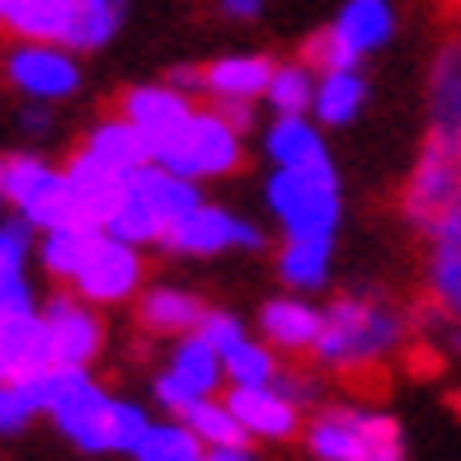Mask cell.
<instances>
[{
  "mask_svg": "<svg viewBox=\"0 0 461 461\" xmlns=\"http://www.w3.org/2000/svg\"><path fill=\"white\" fill-rule=\"evenodd\" d=\"M405 334L401 311L376 297H339L321 311L316 358L334 372H367L382 358H391Z\"/></svg>",
  "mask_w": 461,
  "mask_h": 461,
  "instance_id": "1",
  "label": "cell"
},
{
  "mask_svg": "<svg viewBox=\"0 0 461 461\" xmlns=\"http://www.w3.org/2000/svg\"><path fill=\"white\" fill-rule=\"evenodd\" d=\"M48 414L57 419V429L67 433L76 447H86V452H137L141 433L151 429V419H146L141 405L104 395L90 382L86 367L71 376V386L57 395V405Z\"/></svg>",
  "mask_w": 461,
  "mask_h": 461,
  "instance_id": "2",
  "label": "cell"
},
{
  "mask_svg": "<svg viewBox=\"0 0 461 461\" xmlns=\"http://www.w3.org/2000/svg\"><path fill=\"white\" fill-rule=\"evenodd\" d=\"M306 447L316 461H405L401 424L372 410H321L306 424Z\"/></svg>",
  "mask_w": 461,
  "mask_h": 461,
  "instance_id": "3",
  "label": "cell"
},
{
  "mask_svg": "<svg viewBox=\"0 0 461 461\" xmlns=\"http://www.w3.org/2000/svg\"><path fill=\"white\" fill-rule=\"evenodd\" d=\"M268 207L287 236H334L339 226V179L334 165H306V170H274L268 179Z\"/></svg>",
  "mask_w": 461,
  "mask_h": 461,
  "instance_id": "4",
  "label": "cell"
},
{
  "mask_svg": "<svg viewBox=\"0 0 461 461\" xmlns=\"http://www.w3.org/2000/svg\"><path fill=\"white\" fill-rule=\"evenodd\" d=\"M156 165H165V170H175L184 179H221L240 165V132L217 109L194 113L184 137L165 156H156Z\"/></svg>",
  "mask_w": 461,
  "mask_h": 461,
  "instance_id": "5",
  "label": "cell"
},
{
  "mask_svg": "<svg viewBox=\"0 0 461 461\" xmlns=\"http://www.w3.org/2000/svg\"><path fill=\"white\" fill-rule=\"evenodd\" d=\"M456 203H461V146L429 132L424 156H419L414 175L405 184V217L419 230H429L443 212H452Z\"/></svg>",
  "mask_w": 461,
  "mask_h": 461,
  "instance_id": "6",
  "label": "cell"
},
{
  "mask_svg": "<svg viewBox=\"0 0 461 461\" xmlns=\"http://www.w3.org/2000/svg\"><path fill=\"white\" fill-rule=\"evenodd\" d=\"M76 297H86L90 306H113V302H128L132 292L141 287V255L137 245L99 230L95 245L86 249V259L71 274Z\"/></svg>",
  "mask_w": 461,
  "mask_h": 461,
  "instance_id": "7",
  "label": "cell"
},
{
  "mask_svg": "<svg viewBox=\"0 0 461 461\" xmlns=\"http://www.w3.org/2000/svg\"><path fill=\"white\" fill-rule=\"evenodd\" d=\"M160 245L175 249V255L212 259V255H226V249H259L264 245V230L255 221H245V217H230L226 207L198 203L184 221H175L170 230H165Z\"/></svg>",
  "mask_w": 461,
  "mask_h": 461,
  "instance_id": "8",
  "label": "cell"
},
{
  "mask_svg": "<svg viewBox=\"0 0 461 461\" xmlns=\"http://www.w3.org/2000/svg\"><path fill=\"white\" fill-rule=\"evenodd\" d=\"M122 118L141 132V141L151 146V160H156L184 137L194 109H188V95L175 86H137L122 99Z\"/></svg>",
  "mask_w": 461,
  "mask_h": 461,
  "instance_id": "9",
  "label": "cell"
},
{
  "mask_svg": "<svg viewBox=\"0 0 461 461\" xmlns=\"http://www.w3.org/2000/svg\"><path fill=\"white\" fill-rule=\"evenodd\" d=\"M5 71L19 90H24L29 99H43V104H57V99H71L76 86H80V67L76 57L67 52V43H24L14 48Z\"/></svg>",
  "mask_w": 461,
  "mask_h": 461,
  "instance_id": "10",
  "label": "cell"
},
{
  "mask_svg": "<svg viewBox=\"0 0 461 461\" xmlns=\"http://www.w3.org/2000/svg\"><path fill=\"white\" fill-rule=\"evenodd\" d=\"M48 325V344H52V363H71V367H90V358L104 344V325L90 311L86 297H52L43 311Z\"/></svg>",
  "mask_w": 461,
  "mask_h": 461,
  "instance_id": "11",
  "label": "cell"
},
{
  "mask_svg": "<svg viewBox=\"0 0 461 461\" xmlns=\"http://www.w3.org/2000/svg\"><path fill=\"white\" fill-rule=\"evenodd\" d=\"M226 405L236 410L245 433L264 438V443H283V438H292L297 424H302V405H292L274 382L268 386H230Z\"/></svg>",
  "mask_w": 461,
  "mask_h": 461,
  "instance_id": "12",
  "label": "cell"
},
{
  "mask_svg": "<svg viewBox=\"0 0 461 461\" xmlns=\"http://www.w3.org/2000/svg\"><path fill=\"white\" fill-rule=\"evenodd\" d=\"M429 292L433 302L461 321V203L429 226Z\"/></svg>",
  "mask_w": 461,
  "mask_h": 461,
  "instance_id": "13",
  "label": "cell"
},
{
  "mask_svg": "<svg viewBox=\"0 0 461 461\" xmlns=\"http://www.w3.org/2000/svg\"><path fill=\"white\" fill-rule=\"evenodd\" d=\"M259 330L283 353H311L316 348V334H321V311L302 297H274L259 311Z\"/></svg>",
  "mask_w": 461,
  "mask_h": 461,
  "instance_id": "14",
  "label": "cell"
},
{
  "mask_svg": "<svg viewBox=\"0 0 461 461\" xmlns=\"http://www.w3.org/2000/svg\"><path fill=\"white\" fill-rule=\"evenodd\" d=\"M0 363H5L10 382L52 363V344H48L43 316L24 311V316H5V321H0Z\"/></svg>",
  "mask_w": 461,
  "mask_h": 461,
  "instance_id": "15",
  "label": "cell"
},
{
  "mask_svg": "<svg viewBox=\"0 0 461 461\" xmlns=\"http://www.w3.org/2000/svg\"><path fill=\"white\" fill-rule=\"evenodd\" d=\"M76 0H0V24L24 43H67Z\"/></svg>",
  "mask_w": 461,
  "mask_h": 461,
  "instance_id": "16",
  "label": "cell"
},
{
  "mask_svg": "<svg viewBox=\"0 0 461 461\" xmlns=\"http://www.w3.org/2000/svg\"><path fill=\"white\" fill-rule=\"evenodd\" d=\"M429 104H433V137L461 146V43H447L429 71Z\"/></svg>",
  "mask_w": 461,
  "mask_h": 461,
  "instance_id": "17",
  "label": "cell"
},
{
  "mask_svg": "<svg viewBox=\"0 0 461 461\" xmlns=\"http://www.w3.org/2000/svg\"><path fill=\"white\" fill-rule=\"evenodd\" d=\"M264 151H268V160H274V170H306V165L330 160L325 141L306 122V113H278V122L264 137Z\"/></svg>",
  "mask_w": 461,
  "mask_h": 461,
  "instance_id": "18",
  "label": "cell"
},
{
  "mask_svg": "<svg viewBox=\"0 0 461 461\" xmlns=\"http://www.w3.org/2000/svg\"><path fill=\"white\" fill-rule=\"evenodd\" d=\"M330 29L339 33L358 57H367V52L391 43L395 10H391V0H344V10H339V19H334Z\"/></svg>",
  "mask_w": 461,
  "mask_h": 461,
  "instance_id": "19",
  "label": "cell"
},
{
  "mask_svg": "<svg viewBox=\"0 0 461 461\" xmlns=\"http://www.w3.org/2000/svg\"><path fill=\"white\" fill-rule=\"evenodd\" d=\"M330 255H334V236H287L278 249V278L292 292H316L330 283Z\"/></svg>",
  "mask_w": 461,
  "mask_h": 461,
  "instance_id": "20",
  "label": "cell"
},
{
  "mask_svg": "<svg viewBox=\"0 0 461 461\" xmlns=\"http://www.w3.org/2000/svg\"><path fill=\"white\" fill-rule=\"evenodd\" d=\"M268 76H274V61H264V57H221L203 71V90L212 99L255 104L268 90Z\"/></svg>",
  "mask_w": 461,
  "mask_h": 461,
  "instance_id": "21",
  "label": "cell"
},
{
  "mask_svg": "<svg viewBox=\"0 0 461 461\" xmlns=\"http://www.w3.org/2000/svg\"><path fill=\"white\" fill-rule=\"evenodd\" d=\"M67 179H71L76 198H80V207H86V217H90L95 226H104V217H109V207L118 203L122 184H128V175L109 170V165H104V160H95L90 151H80V156L71 160Z\"/></svg>",
  "mask_w": 461,
  "mask_h": 461,
  "instance_id": "22",
  "label": "cell"
},
{
  "mask_svg": "<svg viewBox=\"0 0 461 461\" xmlns=\"http://www.w3.org/2000/svg\"><path fill=\"white\" fill-rule=\"evenodd\" d=\"M137 321L151 334H188L203 321V302L194 292H179V287H151L137 302Z\"/></svg>",
  "mask_w": 461,
  "mask_h": 461,
  "instance_id": "23",
  "label": "cell"
},
{
  "mask_svg": "<svg viewBox=\"0 0 461 461\" xmlns=\"http://www.w3.org/2000/svg\"><path fill=\"white\" fill-rule=\"evenodd\" d=\"M367 104V80L358 76V67H344V71H321L316 76V118L330 122V128H344L363 113Z\"/></svg>",
  "mask_w": 461,
  "mask_h": 461,
  "instance_id": "24",
  "label": "cell"
},
{
  "mask_svg": "<svg viewBox=\"0 0 461 461\" xmlns=\"http://www.w3.org/2000/svg\"><path fill=\"white\" fill-rule=\"evenodd\" d=\"M86 151L95 160H104L109 170H118V175H132V170H141V165L151 160V146L141 141V132L132 128L128 118L99 122V128L90 132V141H86Z\"/></svg>",
  "mask_w": 461,
  "mask_h": 461,
  "instance_id": "25",
  "label": "cell"
},
{
  "mask_svg": "<svg viewBox=\"0 0 461 461\" xmlns=\"http://www.w3.org/2000/svg\"><path fill=\"white\" fill-rule=\"evenodd\" d=\"M179 419L194 429V438H198L203 447H249V433H245V424L236 419V410H230L226 401L203 395V401L188 405Z\"/></svg>",
  "mask_w": 461,
  "mask_h": 461,
  "instance_id": "26",
  "label": "cell"
},
{
  "mask_svg": "<svg viewBox=\"0 0 461 461\" xmlns=\"http://www.w3.org/2000/svg\"><path fill=\"white\" fill-rule=\"evenodd\" d=\"M170 372L179 376L188 391L212 395L221 386V353L207 344L198 330H188V334H179V348H175V358H170Z\"/></svg>",
  "mask_w": 461,
  "mask_h": 461,
  "instance_id": "27",
  "label": "cell"
},
{
  "mask_svg": "<svg viewBox=\"0 0 461 461\" xmlns=\"http://www.w3.org/2000/svg\"><path fill=\"white\" fill-rule=\"evenodd\" d=\"M122 10H128V0H76L71 29H67V48H80V52L104 48L118 33Z\"/></svg>",
  "mask_w": 461,
  "mask_h": 461,
  "instance_id": "28",
  "label": "cell"
},
{
  "mask_svg": "<svg viewBox=\"0 0 461 461\" xmlns=\"http://www.w3.org/2000/svg\"><path fill=\"white\" fill-rule=\"evenodd\" d=\"M104 230H109V236H118V240H128V245H151V240L165 236L160 217L151 212V203H146L132 184H122L118 203L109 207V217H104Z\"/></svg>",
  "mask_w": 461,
  "mask_h": 461,
  "instance_id": "29",
  "label": "cell"
},
{
  "mask_svg": "<svg viewBox=\"0 0 461 461\" xmlns=\"http://www.w3.org/2000/svg\"><path fill=\"white\" fill-rule=\"evenodd\" d=\"M104 226H86V221H76V226H52L43 230V245H38V259H43V268L52 278H67L80 268V259H86V249L95 245Z\"/></svg>",
  "mask_w": 461,
  "mask_h": 461,
  "instance_id": "30",
  "label": "cell"
},
{
  "mask_svg": "<svg viewBox=\"0 0 461 461\" xmlns=\"http://www.w3.org/2000/svg\"><path fill=\"white\" fill-rule=\"evenodd\" d=\"M24 221H29V226H38V230L76 226V221L95 226V221L86 217V207H80V198H76V188H71V179H67V175H52V179H48L43 194H38V198L24 207Z\"/></svg>",
  "mask_w": 461,
  "mask_h": 461,
  "instance_id": "31",
  "label": "cell"
},
{
  "mask_svg": "<svg viewBox=\"0 0 461 461\" xmlns=\"http://www.w3.org/2000/svg\"><path fill=\"white\" fill-rule=\"evenodd\" d=\"M264 104H268L274 113H311V104H316V76H311L306 61L274 67V76H268V90H264Z\"/></svg>",
  "mask_w": 461,
  "mask_h": 461,
  "instance_id": "32",
  "label": "cell"
},
{
  "mask_svg": "<svg viewBox=\"0 0 461 461\" xmlns=\"http://www.w3.org/2000/svg\"><path fill=\"white\" fill-rule=\"evenodd\" d=\"M52 175L57 170L48 160H38V156H5V160H0V198L14 203L19 212H24V207L48 188Z\"/></svg>",
  "mask_w": 461,
  "mask_h": 461,
  "instance_id": "33",
  "label": "cell"
},
{
  "mask_svg": "<svg viewBox=\"0 0 461 461\" xmlns=\"http://www.w3.org/2000/svg\"><path fill=\"white\" fill-rule=\"evenodd\" d=\"M221 376L230 386H268L278 376V358H274V344H255V339H240L236 348L221 358Z\"/></svg>",
  "mask_w": 461,
  "mask_h": 461,
  "instance_id": "34",
  "label": "cell"
},
{
  "mask_svg": "<svg viewBox=\"0 0 461 461\" xmlns=\"http://www.w3.org/2000/svg\"><path fill=\"white\" fill-rule=\"evenodd\" d=\"M132 456L137 461H203V443L188 424H151Z\"/></svg>",
  "mask_w": 461,
  "mask_h": 461,
  "instance_id": "35",
  "label": "cell"
},
{
  "mask_svg": "<svg viewBox=\"0 0 461 461\" xmlns=\"http://www.w3.org/2000/svg\"><path fill=\"white\" fill-rule=\"evenodd\" d=\"M306 67H316V71H344V67H358V52H353L334 29H321L306 43Z\"/></svg>",
  "mask_w": 461,
  "mask_h": 461,
  "instance_id": "36",
  "label": "cell"
},
{
  "mask_svg": "<svg viewBox=\"0 0 461 461\" xmlns=\"http://www.w3.org/2000/svg\"><path fill=\"white\" fill-rule=\"evenodd\" d=\"M33 311V287L24 278V264H0V321Z\"/></svg>",
  "mask_w": 461,
  "mask_h": 461,
  "instance_id": "37",
  "label": "cell"
},
{
  "mask_svg": "<svg viewBox=\"0 0 461 461\" xmlns=\"http://www.w3.org/2000/svg\"><path fill=\"white\" fill-rule=\"evenodd\" d=\"M198 334H203V339H207V344H212V348L221 353V358H226V353L245 339V325H240L236 316H226V311H203Z\"/></svg>",
  "mask_w": 461,
  "mask_h": 461,
  "instance_id": "38",
  "label": "cell"
},
{
  "mask_svg": "<svg viewBox=\"0 0 461 461\" xmlns=\"http://www.w3.org/2000/svg\"><path fill=\"white\" fill-rule=\"evenodd\" d=\"M33 401L19 382H0V433H19L33 419Z\"/></svg>",
  "mask_w": 461,
  "mask_h": 461,
  "instance_id": "39",
  "label": "cell"
},
{
  "mask_svg": "<svg viewBox=\"0 0 461 461\" xmlns=\"http://www.w3.org/2000/svg\"><path fill=\"white\" fill-rule=\"evenodd\" d=\"M156 401L170 410V414H184L188 405H198L203 395H198V391H188L175 372H160V376H156Z\"/></svg>",
  "mask_w": 461,
  "mask_h": 461,
  "instance_id": "40",
  "label": "cell"
},
{
  "mask_svg": "<svg viewBox=\"0 0 461 461\" xmlns=\"http://www.w3.org/2000/svg\"><path fill=\"white\" fill-rule=\"evenodd\" d=\"M217 113L236 128L240 137L249 132V122H255V104H240V99H217Z\"/></svg>",
  "mask_w": 461,
  "mask_h": 461,
  "instance_id": "41",
  "label": "cell"
},
{
  "mask_svg": "<svg viewBox=\"0 0 461 461\" xmlns=\"http://www.w3.org/2000/svg\"><path fill=\"white\" fill-rule=\"evenodd\" d=\"M274 386L287 395L292 405H306L311 395H316V391H311V376H297V372H278V376H274Z\"/></svg>",
  "mask_w": 461,
  "mask_h": 461,
  "instance_id": "42",
  "label": "cell"
},
{
  "mask_svg": "<svg viewBox=\"0 0 461 461\" xmlns=\"http://www.w3.org/2000/svg\"><path fill=\"white\" fill-rule=\"evenodd\" d=\"M170 86L175 90H203V71H194V67H179V71H170Z\"/></svg>",
  "mask_w": 461,
  "mask_h": 461,
  "instance_id": "43",
  "label": "cell"
},
{
  "mask_svg": "<svg viewBox=\"0 0 461 461\" xmlns=\"http://www.w3.org/2000/svg\"><path fill=\"white\" fill-rule=\"evenodd\" d=\"M259 5H264V0H221V10H226L230 19H255Z\"/></svg>",
  "mask_w": 461,
  "mask_h": 461,
  "instance_id": "44",
  "label": "cell"
},
{
  "mask_svg": "<svg viewBox=\"0 0 461 461\" xmlns=\"http://www.w3.org/2000/svg\"><path fill=\"white\" fill-rule=\"evenodd\" d=\"M203 461H255L249 447H203Z\"/></svg>",
  "mask_w": 461,
  "mask_h": 461,
  "instance_id": "45",
  "label": "cell"
}]
</instances>
